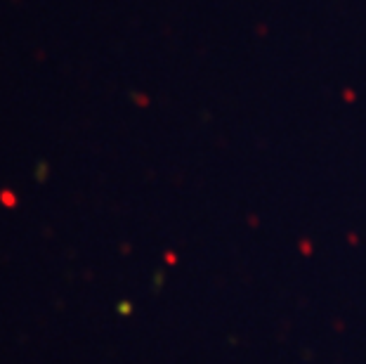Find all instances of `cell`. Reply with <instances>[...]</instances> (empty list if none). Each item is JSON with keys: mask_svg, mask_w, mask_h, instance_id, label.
Listing matches in <instances>:
<instances>
[{"mask_svg": "<svg viewBox=\"0 0 366 364\" xmlns=\"http://www.w3.org/2000/svg\"><path fill=\"white\" fill-rule=\"evenodd\" d=\"M0 201L7 203V206H14V196L10 194V192H2V194H0Z\"/></svg>", "mask_w": 366, "mask_h": 364, "instance_id": "cell-1", "label": "cell"}]
</instances>
